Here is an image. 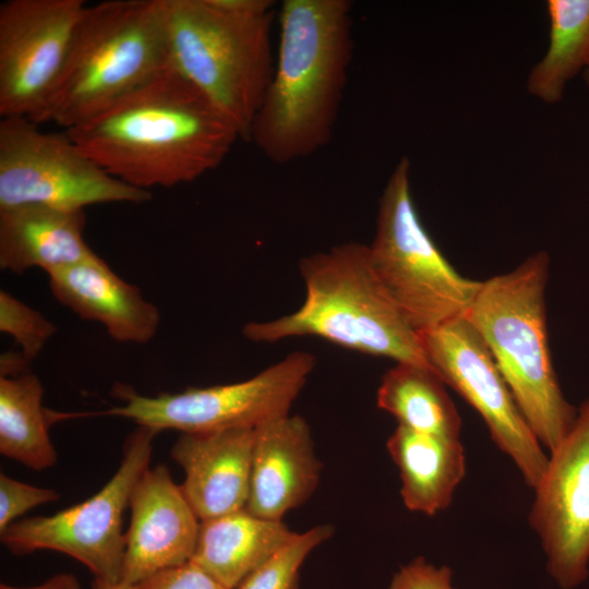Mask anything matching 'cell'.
Masks as SVG:
<instances>
[{
    "instance_id": "obj_1",
    "label": "cell",
    "mask_w": 589,
    "mask_h": 589,
    "mask_svg": "<svg viewBox=\"0 0 589 589\" xmlns=\"http://www.w3.org/2000/svg\"><path fill=\"white\" fill-rule=\"evenodd\" d=\"M65 132L107 173L146 191L197 180L241 139L173 68Z\"/></svg>"
},
{
    "instance_id": "obj_2",
    "label": "cell",
    "mask_w": 589,
    "mask_h": 589,
    "mask_svg": "<svg viewBox=\"0 0 589 589\" xmlns=\"http://www.w3.org/2000/svg\"><path fill=\"white\" fill-rule=\"evenodd\" d=\"M352 2L285 0L274 72L249 141L286 165L326 146L338 119L353 53Z\"/></svg>"
},
{
    "instance_id": "obj_3",
    "label": "cell",
    "mask_w": 589,
    "mask_h": 589,
    "mask_svg": "<svg viewBox=\"0 0 589 589\" xmlns=\"http://www.w3.org/2000/svg\"><path fill=\"white\" fill-rule=\"evenodd\" d=\"M305 285L302 305L242 333L256 342L315 336L395 363L431 368L420 335L408 324L377 276L369 245L354 241L300 260Z\"/></svg>"
},
{
    "instance_id": "obj_4",
    "label": "cell",
    "mask_w": 589,
    "mask_h": 589,
    "mask_svg": "<svg viewBox=\"0 0 589 589\" xmlns=\"http://www.w3.org/2000/svg\"><path fill=\"white\" fill-rule=\"evenodd\" d=\"M271 0H160L171 68L249 141L275 56Z\"/></svg>"
},
{
    "instance_id": "obj_5",
    "label": "cell",
    "mask_w": 589,
    "mask_h": 589,
    "mask_svg": "<svg viewBox=\"0 0 589 589\" xmlns=\"http://www.w3.org/2000/svg\"><path fill=\"white\" fill-rule=\"evenodd\" d=\"M545 251L515 269L481 281L466 317L490 350L540 444L552 452L567 435L578 409L565 398L549 347Z\"/></svg>"
},
{
    "instance_id": "obj_6",
    "label": "cell",
    "mask_w": 589,
    "mask_h": 589,
    "mask_svg": "<svg viewBox=\"0 0 589 589\" xmlns=\"http://www.w3.org/2000/svg\"><path fill=\"white\" fill-rule=\"evenodd\" d=\"M171 68L160 0L87 5L68 60L37 124L65 130Z\"/></svg>"
},
{
    "instance_id": "obj_7",
    "label": "cell",
    "mask_w": 589,
    "mask_h": 589,
    "mask_svg": "<svg viewBox=\"0 0 589 589\" xmlns=\"http://www.w3.org/2000/svg\"><path fill=\"white\" fill-rule=\"evenodd\" d=\"M410 171L409 158L401 157L381 195L369 249L382 284L420 335L466 316L481 281L460 275L428 233L412 199Z\"/></svg>"
},
{
    "instance_id": "obj_8",
    "label": "cell",
    "mask_w": 589,
    "mask_h": 589,
    "mask_svg": "<svg viewBox=\"0 0 589 589\" xmlns=\"http://www.w3.org/2000/svg\"><path fill=\"white\" fill-rule=\"evenodd\" d=\"M152 193L107 173L64 133L23 117L0 120V209L39 205L84 211L105 203L149 201Z\"/></svg>"
},
{
    "instance_id": "obj_9",
    "label": "cell",
    "mask_w": 589,
    "mask_h": 589,
    "mask_svg": "<svg viewBox=\"0 0 589 589\" xmlns=\"http://www.w3.org/2000/svg\"><path fill=\"white\" fill-rule=\"evenodd\" d=\"M315 366L310 352L289 353L245 381L178 393L143 396L118 385L124 404L105 413L133 420L157 432L204 433L229 429H257L289 414Z\"/></svg>"
},
{
    "instance_id": "obj_10",
    "label": "cell",
    "mask_w": 589,
    "mask_h": 589,
    "mask_svg": "<svg viewBox=\"0 0 589 589\" xmlns=\"http://www.w3.org/2000/svg\"><path fill=\"white\" fill-rule=\"evenodd\" d=\"M157 433L139 425L127 438L120 466L101 490L53 515L14 521L0 533L1 542L15 554L61 552L84 564L94 579L121 582L125 553L122 517L134 485L149 467Z\"/></svg>"
},
{
    "instance_id": "obj_11",
    "label": "cell",
    "mask_w": 589,
    "mask_h": 589,
    "mask_svg": "<svg viewBox=\"0 0 589 589\" xmlns=\"http://www.w3.org/2000/svg\"><path fill=\"white\" fill-rule=\"evenodd\" d=\"M425 357L443 382L481 416L494 444L534 489L549 461L486 345L466 316L420 334Z\"/></svg>"
},
{
    "instance_id": "obj_12",
    "label": "cell",
    "mask_w": 589,
    "mask_h": 589,
    "mask_svg": "<svg viewBox=\"0 0 589 589\" xmlns=\"http://www.w3.org/2000/svg\"><path fill=\"white\" fill-rule=\"evenodd\" d=\"M83 0L0 4V116L37 122L55 89L86 9Z\"/></svg>"
},
{
    "instance_id": "obj_13",
    "label": "cell",
    "mask_w": 589,
    "mask_h": 589,
    "mask_svg": "<svg viewBox=\"0 0 589 589\" xmlns=\"http://www.w3.org/2000/svg\"><path fill=\"white\" fill-rule=\"evenodd\" d=\"M533 490L529 524L548 572L558 587L574 589L589 575V397Z\"/></svg>"
},
{
    "instance_id": "obj_14",
    "label": "cell",
    "mask_w": 589,
    "mask_h": 589,
    "mask_svg": "<svg viewBox=\"0 0 589 589\" xmlns=\"http://www.w3.org/2000/svg\"><path fill=\"white\" fill-rule=\"evenodd\" d=\"M129 507L122 582L135 586L191 561L201 520L165 465L148 467L141 474Z\"/></svg>"
},
{
    "instance_id": "obj_15",
    "label": "cell",
    "mask_w": 589,
    "mask_h": 589,
    "mask_svg": "<svg viewBox=\"0 0 589 589\" xmlns=\"http://www.w3.org/2000/svg\"><path fill=\"white\" fill-rule=\"evenodd\" d=\"M321 469L304 418L289 413L259 426L245 509L262 518L283 520L313 494Z\"/></svg>"
},
{
    "instance_id": "obj_16",
    "label": "cell",
    "mask_w": 589,
    "mask_h": 589,
    "mask_svg": "<svg viewBox=\"0 0 589 589\" xmlns=\"http://www.w3.org/2000/svg\"><path fill=\"white\" fill-rule=\"evenodd\" d=\"M256 429L181 433L170 456L182 467L180 485L199 519L245 508Z\"/></svg>"
},
{
    "instance_id": "obj_17",
    "label": "cell",
    "mask_w": 589,
    "mask_h": 589,
    "mask_svg": "<svg viewBox=\"0 0 589 589\" xmlns=\"http://www.w3.org/2000/svg\"><path fill=\"white\" fill-rule=\"evenodd\" d=\"M53 297L86 321L101 323L117 341L146 344L160 322L158 309L99 256L48 273Z\"/></svg>"
},
{
    "instance_id": "obj_18",
    "label": "cell",
    "mask_w": 589,
    "mask_h": 589,
    "mask_svg": "<svg viewBox=\"0 0 589 589\" xmlns=\"http://www.w3.org/2000/svg\"><path fill=\"white\" fill-rule=\"evenodd\" d=\"M85 211L39 205L0 209V267L15 274L39 267L47 274L96 254L84 240Z\"/></svg>"
},
{
    "instance_id": "obj_19",
    "label": "cell",
    "mask_w": 589,
    "mask_h": 589,
    "mask_svg": "<svg viewBox=\"0 0 589 589\" xmlns=\"http://www.w3.org/2000/svg\"><path fill=\"white\" fill-rule=\"evenodd\" d=\"M294 534L283 520L262 518L243 508L202 520L190 562L226 588L237 589Z\"/></svg>"
},
{
    "instance_id": "obj_20",
    "label": "cell",
    "mask_w": 589,
    "mask_h": 589,
    "mask_svg": "<svg viewBox=\"0 0 589 589\" xmlns=\"http://www.w3.org/2000/svg\"><path fill=\"white\" fill-rule=\"evenodd\" d=\"M386 447L398 468L400 495L407 509L433 516L450 505L466 473V456L460 440L397 425Z\"/></svg>"
},
{
    "instance_id": "obj_21",
    "label": "cell",
    "mask_w": 589,
    "mask_h": 589,
    "mask_svg": "<svg viewBox=\"0 0 589 589\" xmlns=\"http://www.w3.org/2000/svg\"><path fill=\"white\" fill-rule=\"evenodd\" d=\"M445 385L431 368L396 363L382 377L376 404L395 417L398 425L460 440L461 419Z\"/></svg>"
},
{
    "instance_id": "obj_22",
    "label": "cell",
    "mask_w": 589,
    "mask_h": 589,
    "mask_svg": "<svg viewBox=\"0 0 589 589\" xmlns=\"http://www.w3.org/2000/svg\"><path fill=\"white\" fill-rule=\"evenodd\" d=\"M43 394L40 380L29 371L0 376V453L36 471L58 460L49 436L58 416L43 407Z\"/></svg>"
},
{
    "instance_id": "obj_23",
    "label": "cell",
    "mask_w": 589,
    "mask_h": 589,
    "mask_svg": "<svg viewBox=\"0 0 589 589\" xmlns=\"http://www.w3.org/2000/svg\"><path fill=\"white\" fill-rule=\"evenodd\" d=\"M549 44L528 74V93L560 103L568 82L589 67V0H548Z\"/></svg>"
},
{
    "instance_id": "obj_24",
    "label": "cell",
    "mask_w": 589,
    "mask_h": 589,
    "mask_svg": "<svg viewBox=\"0 0 589 589\" xmlns=\"http://www.w3.org/2000/svg\"><path fill=\"white\" fill-rule=\"evenodd\" d=\"M333 533L334 528L328 524L296 532L289 542L253 570L237 589H298L303 562Z\"/></svg>"
},
{
    "instance_id": "obj_25",
    "label": "cell",
    "mask_w": 589,
    "mask_h": 589,
    "mask_svg": "<svg viewBox=\"0 0 589 589\" xmlns=\"http://www.w3.org/2000/svg\"><path fill=\"white\" fill-rule=\"evenodd\" d=\"M0 330L20 346L19 351L31 363L57 332V327L5 290L0 291Z\"/></svg>"
},
{
    "instance_id": "obj_26",
    "label": "cell",
    "mask_w": 589,
    "mask_h": 589,
    "mask_svg": "<svg viewBox=\"0 0 589 589\" xmlns=\"http://www.w3.org/2000/svg\"><path fill=\"white\" fill-rule=\"evenodd\" d=\"M59 493L17 481L0 473V533L14 520L39 505L57 501Z\"/></svg>"
},
{
    "instance_id": "obj_27",
    "label": "cell",
    "mask_w": 589,
    "mask_h": 589,
    "mask_svg": "<svg viewBox=\"0 0 589 589\" xmlns=\"http://www.w3.org/2000/svg\"><path fill=\"white\" fill-rule=\"evenodd\" d=\"M135 589H228L202 568L188 562L163 569L135 585Z\"/></svg>"
},
{
    "instance_id": "obj_28",
    "label": "cell",
    "mask_w": 589,
    "mask_h": 589,
    "mask_svg": "<svg viewBox=\"0 0 589 589\" xmlns=\"http://www.w3.org/2000/svg\"><path fill=\"white\" fill-rule=\"evenodd\" d=\"M449 567H436L419 556L400 567L394 575L388 589H456Z\"/></svg>"
},
{
    "instance_id": "obj_29",
    "label": "cell",
    "mask_w": 589,
    "mask_h": 589,
    "mask_svg": "<svg viewBox=\"0 0 589 589\" xmlns=\"http://www.w3.org/2000/svg\"><path fill=\"white\" fill-rule=\"evenodd\" d=\"M0 589H81L77 578L70 573L56 574L45 582L34 587H14L5 584Z\"/></svg>"
},
{
    "instance_id": "obj_30",
    "label": "cell",
    "mask_w": 589,
    "mask_h": 589,
    "mask_svg": "<svg viewBox=\"0 0 589 589\" xmlns=\"http://www.w3.org/2000/svg\"><path fill=\"white\" fill-rule=\"evenodd\" d=\"M93 589H135V586L125 582L110 584L94 579L92 584Z\"/></svg>"
},
{
    "instance_id": "obj_31",
    "label": "cell",
    "mask_w": 589,
    "mask_h": 589,
    "mask_svg": "<svg viewBox=\"0 0 589 589\" xmlns=\"http://www.w3.org/2000/svg\"><path fill=\"white\" fill-rule=\"evenodd\" d=\"M584 79H585V82H586V85L589 89V67L584 71Z\"/></svg>"
}]
</instances>
